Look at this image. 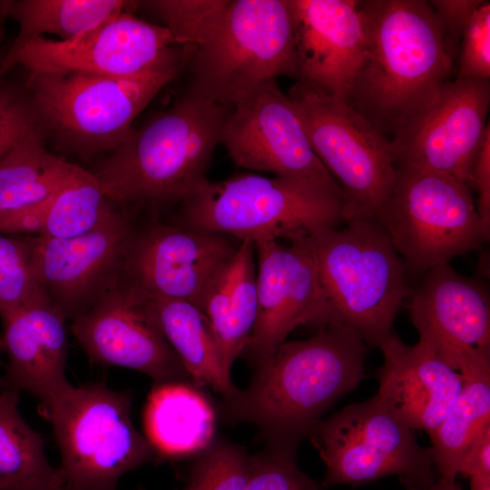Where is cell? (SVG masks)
Instances as JSON below:
<instances>
[{
	"label": "cell",
	"instance_id": "cell-38",
	"mask_svg": "<svg viewBox=\"0 0 490 490\" xmlns=\"http://www.w3.org/2000/svg\"><path fill=\"white\" fill-rule=\"evenodd\" d=\"M458 474L465 477L490 475V426L485 428L464 453Z\"/></svg>",
	"mask_w": 490,
	"mask_h": 490
},
{
	"label": "cell",
	"instance_id": "cell-9",
	"mask_svg": "<svg viewBox=\"0 0 490 490\" xmlns=\"http://www.w3.org/2000/svg\"><path fill=\"white\" fill-rule=\"evenodd\" d=\"M375 218L407 274H424L488 240L466 182L451 174L397 163L390 191Z\"/></svg>",
	"mask_w": 490,
	"mask_h": 490
},
{
	"label": "cell",
	"instance_id": "cell-13",
	"mask_svg": "<svg viewBox=\"0 0 490 490\" xmlns=\"http://www.w3.org/2000/svg\"><path fill=\"white\" fill-rule=\"evenodd\" d=\"M220 143L238 167L341 190L314 152L291 100L276 79L255 85L229 105Z\"/></svg>",
	"mask_w": 490,
	"mask_h": 490
},
{
	"label": "cell",
	"instance_id": "cell-31",
	"mask_svg": "<svg viewBox=\"0 0 490 490\" xmlns=\"http://www.w3.org/2000/svg\"><path fill=\"white\" fill-rule=\"evenodd\" d=\"M45 302L51 300L34 274L28 236L0 233V318Z\"/></svg>",
	"mask_w": 490,
	"mask_h": 490
},
{
	"label": "cell",
	"instance_id": "cell-28",
	"mask_svg": "<svg viewBox=\"0 0 490 490\" xmlns=\"http://www.w3.org/2000/svg\"><path fill=\"white\" fill-rule=\"evenodd\" d=\"M139 5L124 0H12L0 5L19 24L16 40L51 34L66 41Z\"/></svg>",
	"mask_w": 490,
	"mask_h": 490
},
{
	"label": "cell",
	"instance_id": "cell-29",
	"mask_svg": "<svg viewBox=\"0 0 490 490\" xmlns=\"http://www.w3.org/2000/svg\"><path fill=\"white\" fill-rule=\"evenodd\" d=\"M19 392L0 391V486L49 479L59 474L49 462L42 436L22 416Z\"/></svg>",
	"mask_w": 490,
	"mask_h": 490
},
{
	"label": "cell",
	"instance_id": "cell-27",
	"mask_svg": "<svg viewBox=\"0 0 490 490\" xmlns=\"http://www.w3.org/2000/svg\"><path fill=\"white\" fill-rule=\"evenodd\" d=\"M461 391L454 405L429 435L432 458L440 478L455 482L460 460L472 442L490 426V368L460 373Z\"/></svg>",
	"mask_w": 490,
	"mask_h": 490
},
{
	"label": "cell",
	"instance_id": "cell-40",
	"mask_svg": "<svg viewBox=\"0 0 490 490\" xmlns=\"http://www.w3.org/2000/svg\"><path fill=\"white\" fill-rule=\"evenodd\" d=\"M0 490H76L70 485H68L64 477L62 476L60 471L57 475L54 477L39 480L35 482L10 485V486H0Z\"/></svg>",
	"mask_w": 490,
	"mask_h": 490
},
{
	"label": "cell",
	"instance_id": "cell-23",
	"mask_svg": "<svg viewBox=\"0 0 490 490\" xmlns=\"http://www.w3.org/2000/svg\"><path fill=\"white\" fill-rule=\"evenodd\" d=\"M254 259V243L242 240L210 278L197 306L208 320L223 368L230 375L235 360L244 353L256 323Z\"/></svg>",
	"mask_w": 490,
	"mask_h": 490
},
{
	"label": "cell",
	"instance_id": "cell-12",
	"mask_svg": "<svg viewBox=\"0 0 490 490\" xmlns=\"http://www.w3.org/2000/svg\"><path fill=\"white\" fill-rule=\"evenodd\" d=\"M178 45L183 46L165 26L124 11L70 40L14 39L0 56V75L19 65L29 74L72 71L132 77L181 65L190 48Z\"/></svg>",
	"mask_w": 490,
	"mask_h": 490
},
{
	"label": "cell",
	"instance_id": "cell-6",
	"mask_svg": "<svg viewBox=\"0 0 490 490\" xmlns=\"http://www.w3.org/2000/svg\"><path fill=\"white\" fill-rule=\"evenodd\" d=\"M185 94L222 105L279 76L299 79L287 0H227L191 52Z\"/></svg>",
	"mask_w": 490,
	"mask_h": 490
},
{
	"label": "cell",
	"instance_id": "cell-45",
	"mask_svg": "<svg viewBox=\"0 0 490 490\" xmlns=\"http://www.w3.org/2000/svg\"><path fill=\"white\" fill-rule=\"evenodd\" d=\"M1 2V1H0Z\"/></svg>",
	"mask_w": 490,
	"mask_h": 490
},
{
	"label": "cell",
	"instance_id": "cell-5",
	"mask_svg": "<svg viewBox=\"0 0 490 490\" xmlns=\"http://www.w3.org/2000/svg\"><path fill=\"white\" fill-rule=\"evenodd\" d=\"M339 189L311 181L241 173L208 181L178 206L174 225L240 241L310 237L344 221Z\"/></svg>",
	"mask_w": 490,
	"mask_h": 490
},
{
	"label": "cell",
	"instance_id": "cell-35",
	"mask_svg": "<svg viewBox=\"0 0 490 490\" xmlns=\"http://www.w3.org/2000/svg\"><path fill=\"white\" fill-rule=\"evenodd\" d=\"M457 78H490V2L483 1L462 36Z\"/></svg>",
	"mask_w": 490,
	"mask_h": 490
},
{
	"label": "cell",
	"instance_id": "cell-14",
	"mask_svg": "<svg viewBox=\"0 0 490 490\" xmlns=\"http://www.w3.org/2000/svg\"><path fill=\"white\" fill-rule=\"evenodd\" d=\"M132 214L113 209L96 227L65 239L28 236L34 274L51 302L74 319L120 284L134 233Z\"/></svg>",
	"mask_w": 490,
	"mask_h": 490
},
{
	"label": "cell",
	"instance_id": "cell-41",
	"mask_svg": "<svg viewBox=\"0 0 490 490\" xmlns=\"http://www.w3.org/2000/svg\"><path fill=\"white\" fill-rule=\"evenodd\" d=\"M470 490H490V475L471 476Z\"/></svg>",
	"mask_w": 490,
	"mask_h": 490
},
{
	"label": "cell",
	"instance_id": "cell-16",
	"mask_svg": "<svg viewBox=\"0 0 490 490\" xmlns=\"http://www.w3.org/2000/svg\"><path fill=\"white\" fill-rule=\"evenodd\" d=\"M258 259L257 318L242 355L254 367L266 360L301 325L320 328L328 309L310 237L253 242Z\"/></svg>",
	"mask_w": 490,
	"mask_h": 490
},
{
	"label": "cell",
	"instance_id": "cell-18",
	"mask_svg": "<svg viewBox=\"0 0 490 490\" xmlns=\"http://www.w3.org/2000/svg\"><path fill=\"white\" fill-rule=\"evenodd\" d=\"M71 331L94 363L138 371L154 385L193 384L147 300L122 284L73 319Z\"/></svg>",
	"mask_w": 490,
	"mask_h": 490
},
{
	"label": "cell",
	"instance_id": "cell-37",
	"mask_svg": "<svg viewBox=\"0 0 490 490\" xmlns=\"http://www.w3.org/2000/svg\"><path fill=\"white\" fill-rule=\"evenodd\" d=\"M470 182L478 193L475 202L485 237L490 236V126L487 128L475 156Z\"/></svg>",
	"mask_w": 490,
	"mask_h": 490
},
{
	"label": "cell",
	"instance_id": "cell-30",
	"mask_svg": "<svg viewBox=\"0 0 490 490\" xmlns=\"http://www.w3.org/2000/svg\"><path fill=\"white\" fill-rule=\"evenodd\" d=\"M112 203L94 174L82 168L40 208L36 236L65 239L84 234L114 209Z\"/></svg>",
	"mask_w": 490,
	"mask_h": 490
},
{
	"label": "cell",
	"instance_id": "cell-26",
	"mask_svg": "<svg viewBox=\"0 0 490 490\" xmlns=\"http://www.w3.org/2000/svg\"><path fill=\"white\" fill-rule=\"evenodd\" d=\"M44 137L26 138L0 161V213L46 202L82 169L50 153Z\"/></svg>",
	"mask_w": 490,
	"mask_h": 490
},
{
	"label": "cell",
	"instance_id": "cell-20",
	"mask_svg": "<svg viewBox=\"0 0 490 490\" xmlns=\"http://www.w3.org/2000/svg\"><path fill=\"white\" fill-rule=\"evenodd\" d=\"M287 2L292 17L298 82L347 102L367 44L358 1Z\"/></svg>",
	"mask_w": 490,
	"mask_h": 490
},
{
	"label": "cell",
	"instance_id": "cell-7",
	"mask_svg": "<svg viewBox=\"0 0 490 490\" xmlns=\"http://www.w3.org/2000/svg\"><path fill=\"white\" fill-rule=\"evenodd\" d=\"M181 65L132 77L84 72L29 74L26 86L44 134L82 159L113 152L137 115L179 74Z\"/></svg>",
	"mask_w": 490,
	"mask_h": 490
},
{
	"label": "cell",
	"instance_id": "cell-8",
	"mask_svg": "<svg viewBox=\"0 0 490 490\" xmlns=\"http://www.w3.org/2000/svg\"><path fill=\"white\" fill-rule=\"evenodd\" d=\"M132 396L103 383L73 385L40 412L52 425L58 467L76 490H116L128 472L157 456L132 419Z\"/></svg>",
	"mask_w": 490,
	"mask_h": 490
},
{
	"label": "cell",
	"instance_id": "cell-17",
	"mask_svg": "<svg viewBox=\"0 0 490 490\" xmlns=\"http://www.w3.org/2000/svg\"><path fill=\"white\" fill-rule=\"evenodd\" d=\"M489 80L447 81L436 98L392 134L397 163L453 175L467 183L489 123Z\"/></svg>",
	"mask_w": 490,
	"mask_h": 490
},
{
	"label": "cell",
	"instance_id": "cell-25",
	"mask_svg": "<svg viewBox=\"0 0 490 490\" xmlns=\"http://www.w3.org/2000/svg\"><path fill=\"white\" fill-rule=\"evenodd\" d=\"M145 299L193 384L209 387L225 399L237 395L240 389L223 368L217 343L200 309L186 301Z\"/></svg>",
	"mask_w": 490,
	"mask_h": 490
},
{
	"label": "cell",
	"instance_id": "cell-11",
	"mask_svg": "<svg viewBox=\"0 0 490 490\" xmlns=\"http://www.w3.org/2000/svg\"><path fill=\"white\" fill-rule=\"evenodd\" d=\"M288 96L314 152L345 195L344 221L375 217L396 174L390 139L347 102L309 84L297 81Z\"/></svg>",
	"mask_w": 490,
	"mask_h": 490
},
{
	"label": "cell",
	"instance_id": "cell-19",
	"mask_svg": "<svg viewBox=\"0 0 490 490\" xmlns=\"http://www.w3.org/2000/svg\"><path fill=\"white\" fill-rule=\"evenodd\" d=\"M409 296L419 340L459 373L490 368V303L485 287L446 263L424 273Z\"/></svg>",
	"mask_w": 490,
	"mask_h": 490
},
{
	"label": "cell",
	"instance_id": "cell-36",
	"mask_svg": "<svg viewBox=\"0 0 490 490\" xmlns=\"http://www.w3.org/2000/svg\"><path fill=\"white\" fill-rule=\"evenodd\" d=\"M482 3L483 0L429 1L443 30L446 45L452 60L473 14Z\"/></svg>",
	"mask_w": 490,
	"mask_h": 490
},
{
	"label": "cell",
	"instance_id": "cell-32",
	"mask_svg": "<svg viewBox=\"0 0 490 490\" xmlns=\"http://www.w3.org/2000/svg\"><path fill=\"white\" fill-rule=\"evenodd\" d=\"M194 456L181 490H244L250 460L244 447L215 438Z\"/></svg>",
	"mask_w": 490,
	"mask_h": 490
},
{
	"label": "cell",
	"instance_id": "cell-2",
	"mask_svg": "<svg viewBox=\"0 0 490 490\" xmlns=\"http://www.w3.org/2000/svg\"><path fill=\"white\" fill-rule=\"evenodd\" d=\"M358 4L367 44L347 103L387 137L436 98L453 60L429 2Z\"/></svg>",
	"mask_w": 490,
	"mask_h": 490
},
{
	"label": "cell",
	"instance_id": "cell-22",
	"mask_svg": "<svg viewBox=\"0 0 490 490\" xmlns=\"http://www.w3.org/2000/svg\"><path fill=\"white\" fill-rule=\"evenodd\" d=\"M7 355L0 388L26 392L48 406L72 385L65 376L66 318L52 302L24 308L2 320Z\"/></svg>",
	"mask_w": 490,
	"mask_h": 490
},
{
	"label": "cell",
	"instance_id": "cell-39",
	"mask_svg": "<svg viewBox=\"0 0 490 490\" xmlns=\"http://www.w3.org/2000/svg\"><path fill=\"white\" fill-rule=\"evenodd\" d=\"M34 113L35 110L29 93L0 82V128Z\"/></svg>",
	"mask_w": 490,
	"mask_h": 490
},
{
	"label": "cell",
	"instance_id": "cell-1",
	"mask_svg": "<svg viewBox=\"0 0 490 490\" xmlns=\"http://www.w3.org/2000/svg\"><path fill=\"white\" fill-rule=\"evenodd\" d=\"M368 348L338 323L285 341L255 367L245 389L222 399L220 412L229 424L255 426L267 446L298 451L329 407L364 378Z\"/></svg>",
	"mask_w": 490,
	"mask_h": 490
},
{
	"label": "cell",
	"instance_id": "cell-43",
	"mask_svg": "<svg viewBox=\"0 0 490 490\" xmlns=\"http://www.w3.org/2000/svg\"><path fill=\"white\" fill-rule=\"evenodd\" d=\"M3 350H4V348H3L2 336H0V357H1V354H2Z\"/></svg>",
	"mask_w": 490,
	"mask_h": 490
},
{
	"label": "cell",
	"instance_id": "cell-21",
	"mask_svg": "<svg viewBox=\"0 0 490 490\" xmlns=\"http://www.w3.org/2000/svg\"><path fill=\"white\" fill-rule=\"evenodd\" d=\"M378 348L384 363L375 396L406 426L430 435L456 400L461 374L423 340L407 346L393 332Z\"/></svg>",
	"mask_w": 490,
	"mask_h": 490
},
{
	"label": "cell",
	"instance_id": "cell-44",
	"mask_svg": "<svg viewBox=\"0 0 490 490\" xmlns=\"http://www.w3.org/2000/svg\"><path fill=\"white\" fill-rule=\"evenodd\" d=\"M137 490H144L142 486H140L139 488H137Z\"/></svg>",
	"mask_w": 490,
	"mask_h": 490
},
{
	"label": "cell",
	"instance_id": "cell-4",
	"mask_svg": "<svg viewBox=\"0 0 490 490\" xmlns=\"http://www.w3.org/2000/svg\"><path fill=\"white\" fill-rule=\"evenodd\" d=\"M347 222L344 229L310 236L328 323L345 326L368 347L379 348L394 332V320L411 293L407 270L375 217Z\"/></svg>",
	"mask_w": 490,
	"mask_h": 490
},
{
	"label": "cell",
	"instance_id": "cell-33",
	"mask_svg": "<svg viewBox=\"0 0 490 490\" xmlns=\"http://www.w3.org/2000/svg\"><path fill=\"white\" fill-rule=\"evenodd\" d=\"M297 453L267 446L250 455L244 490H327L299 468Z\"/></svg>",
	"mask_w": 490,
	"mask_h": 490
},
{
	"label": "cell",
	"instance_id": "cell-24",
	"mask_svg": "<svg viewBox=\"0 0 490 490\" xmlns=\"http://www.w3.org/2000/svg\"><path fill=\"white\" fill-rule=\"evenodd\" d=\"M216 420L201 387L187 382L158 384L144 407V436L158 457L196 456L216 438Z\"/></svg>",
	"mask_w": 490,
	"mask_h": 490
},
{
	"label": "cell",
	"instance_id": "cell-34",
	"mask_svg": "<svg viewBox=\"0 0 490 490\" xmlns=\"http://www.w3.org/2000/svg\"><path fill=\"white\" fill-rule=\"evenodd\" d=\"M227 0H154L141 2L163 21L177 43L194 47L205 36Z\"/></svg>",
	"mask_w": 490,
	"mask_h": 490
},
{
	"label": "cell",
	"instance_id": "cell-15",
	"mask_svg": "<svg viewBox=\"0 0 490 490\" xmlns=\"http://www.w3.org/2000/svg\"><path fill=\"white\" fill-rule=\"evenodd\" d=\"M240 240L156 219L135 229L123 259L120 284L148 299L198 306L201 292Z\"/></svg>",
	"mask_w": 490,
	"mask_h": 490
},
{
	"label": "cell",
	"instance_id": "cell-10",
	"mask_svg": "<svg viewBox=\"0 0 490 490\" xmlns=\"http://www.w3.org/2000/svg\"><path fill=\"white\" fill-rule=\"evenodd\" d=\"M308 438L325 464L326 488L396 475L406 490H429L440 478L431 448L376 396L321 419Z\"/></svg>",
	"mask_w": 490,
	"mask_h": 490
},
{
	"label": "cell",
	"instance_id": "cell-42",
	"mask_svg": "<svg viewBox=\"0 0 490 490\" xmlns=\"http://www.w3.org/2000/svg\"><path fill=\"white\" fill-rule=\"evenodd\" d=\"M429 490H463L461 485L459 483L455 482H449L446 480H444L442 478H439L431 487Z\"/></svg>",
	"mask_w": 490,
	"mask_h": 490
},
{
	"label": "cell",
	"instance_id": "cell-3",
	"mask_svg": "<svg viewBox=\"0 0 490 490\" xmlns=\"http://www.w3.org/2000/svg\"><path fill=\"white\" fill-rule=\"evenodd\" d=\"M228 107L184 93L132 128L93 172L107 198L132 215L156 216L194 195L209 181L206 172Z\"/></svg>",
	"mask_w": 490,
	"mask_h": 490
}]
</instances>
